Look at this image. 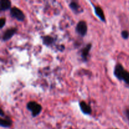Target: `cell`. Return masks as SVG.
<instances>
[{"label": "cell", "instance_id": "cell-3", "mask_svg": "<svg viewBox=\"0 0 129 129\" xmlns=\"http://www.w3.org/2000/svg\"><path fill=\"white\" fill-rule=\"evenodd\" d=\"M10 15L14 18H16L18 21H23L25 20V15L20 9L16 7H13L10 10Z\"/></svg>", "mask_w": 129, "mask_h": 129}, {"label": "cell", "instance_id": "cell-12", "mask_svg": "<svg viewBox=\"0 0 129 129\" xmlns=\"http://www.w3.org/2000/svg\"><path fill=\"white\" fill-rule=\"evenodd\" d=\"M43 44L45 45H50L54 42V38L50 36H44L42 37Z\"/></svg>", "mask_w": 129, "mask_h": 129}, {"label": "cell", "instance_id": "cell-7", "mask_svg": "<svg viewBox=\"0 0 129 129\" xmlns=\"http://www.w3.org/2000/svg\"><path fill=\"white\" fill-rule=\"evenodd\" d=\"M91 44H88L81 51V57L84 61H87L88 60V55H89V50H91Z\"/></svg>", "mask_w": 129, "mask_h": 129}, {"label": "cell", "instance_id": "cell-17", "mask_svg": "<svg viewBox=\"0 0 129 129\" xmlns=\"http://www.w3.org/2000/svg\"><path fill=\"white\" fill-rule=\"evenodd\" d=\"M116 129H117V128H116Z\"/></svg>", "mask_w": 129, "mask_h": 129}, {"label": "cell", "instance_id": "cell-13", "mask_svg": "<svg viewBox=\"0 0 129 129\" xmlns=\"http://www.w3.org/2000/svg\"><path fill=\"white\" fill-rule=\"evenodd\" d=\"M121 35H122V38L124 39H127L129 36V34L128 31H127V30H123V31H122V33H121Z\"/></svg>", "mask_w": 129, "mask_h": 129}, {"label": "cell", "instance_id": "cell-11", "mask_svg": "<svg viewBox=\"0 0 129 129\" xmlns=\"http://www.w3.org/2000/svg\"><path fill=\"white\" fill-rule=\"evenodd\" d=\"M69 7H70L71 9L74 13H79L81 12L80 10H79L80 6L78 5V3L74 2V1H72V2L69 4Z\"/></svg>", "mask_w": 129, "mask_h": 129}, {"label": "cell", "instance_id": "cell-2", "mask_svg": "<svg viewBox=\"0 0 129 129\" xmlns=\"http://www.w3.org/2000/svg\"><path fill=\"white\" fill-rule=\"evenodd\" d=\"M26 108L30 111L34 117H37L41 112L42 106L35 102H29L26 105Z\"/></svg>", "mask_w": 129, "mask_h": 129}, {"label": "cell", "instance_id": "cell-16", "mask_svg": "<svg viewBox=\"0 0 129 129\" xmlns=\"http://www.w3.org/2000/svg\"><path fill=\"white\" fill-rule=\"evenodd\" d=\"M0 112H1V113H0V116H1V117H4V116H5V114H4L3 111L2 109H1V110H0Z\"/></svg>", "mask_w": 129, "mask_h": 129}, {"label": "cell", "instance_id": "cell-4", "mask_svg": "<svg viewBox=\"0 0 129 129\" xmlns=\"http://www.w3.org/2000/svg\"><path fill=\"white\" fill-rule=\"evenodd\" d=\"M87 31H88V27H87L86 23L84 21H79L76 27V31L80 36L84 37L86 35Z\"/></svg>", "mask_w": 129, "mask_h": 129}, {"label": "cell", "instance_id": "cell-5", "mask_svg": "<svg viewBox=\"0 0 129 129\" xmlns=\"http://www.w3.org/2000/svg\"><path fill=\"white\" fill-rule=\"evenodd\" d=\"M16 31H17V28H11L7 29L4 32L3 35V40H4V41H7V40H10L15 35Z\"/></svg>", "mask_w": 129, "mask_h": 129}, {"label": "cell", "instance_id": "cell-8", "mask_svg": "<svg viewBox=\"0 0 129 129\" xmlns=\"http://www.w3.org/2000/svg\"><path fill=\"white\" fill-rule=\"evenodd\" d=\"M94 12L96 16L103 22H105V16L102 8L99 6H94Z\"/></svg>", "mask_w": 129, "mask_h": 129}, {"label": "cell", "instance_id": "cell-9", "mask_svg": "<svg viewBox=\"0 0 129 129\" xmlns=\"http://www.w3.org/2000/svg\"><path fill=\"white\" fill-rule=\"evenodd\" d=\"M12 125V121L8 117H5V118L0 119V125L2 127L8 128Z\"/></svg>", "mask_w": 129, "mask_h": 129}, {"label": "cell", "instance_id": "cell-10", "mask_svg": "<svg viewBox=\"0 0 129 129\" xmlns=\"http://www.w3.org/2000/svg\"><path fill=\"white\" fill-rule=\"evenodd\" d=\"M11 3L9 0H1L0 2V9L1 11H6L10 10L11 8Z\"/></svg>", "mask_w": 129, "mask_h": 129}, {"label": "cell", "instance_id": "cell-14", "mask_svg": "<svg viewBox=\"0 0 129 129\" xmlns=\"http://www.w3.org/2000/svg\"><path fill=\"white\" fill-rule=\"evenodd\" d=\"M5 23H6V20H5V18H2L0 19V28H2L5 26Z\"/></svg>", "mask_w": 129, "mask_h": 129}, {"label": "cell", "instance_id": "cell-6", "mask_svg": "<svg viewBox=\"0 0 129 129\" xmlns=\"http://www.w3.org/2000/svg\"><path fill=\"white\" fill-rule=\"evenodd\" d=\"M79 107H80L82 112L84 114L89 115L91 113V108L86 102H81L79 103Z\"/></svg>", "mask_w": 129, "mask_h": 129}, {"label": "cell", "instance_id": "cell-15", "mask_svg": "<svg viewBox=\"0 0 129 129\" xmlns=\"http://www.w3.org/2000/svg\"><path fill=\"white\" fill-rule=\"evenodd\" d=\"M125 115L126 117L127 118V119L129 120V109H127L125 110Z\"/></svg>", "mask_w": 129, "mask_h": 129}, {"label": "cell", "instance_id": "cell-1", "mask_svg": "<svg viewBox=\"0 0 129 129\" xmlns=\"http://www.w3.org/2000/svg\"><path fill=\"white\" fill-rule=\"evenodd\" d=\"M114 75L119 80H122L129 84V72L124 69L122 64H118L115 66L114 69Z\"/></svg>", "mask_w": 129, "mask_h": 129}]
</instances>
